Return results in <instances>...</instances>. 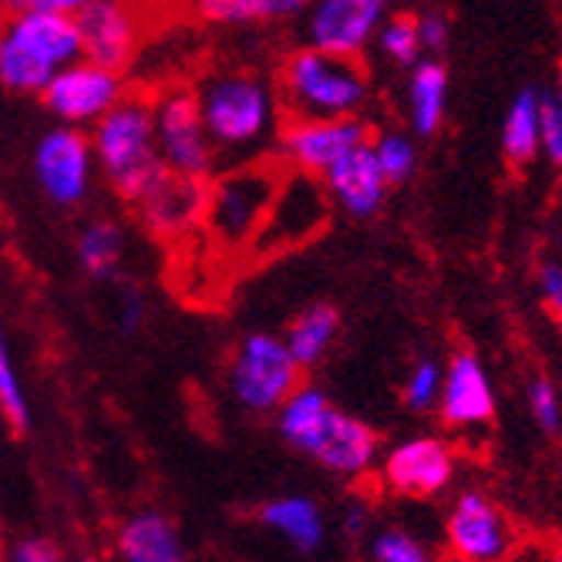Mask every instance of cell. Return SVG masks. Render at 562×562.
Instances as JSON below:
<instances>
[{
    "label": "cell",
    "mask_w": 562,
    "mask_h": 562,
    "mask_svg": "<svg viewBox=\"0 0 562 562\" xmlns=\"http://www.w3.org/2000/svg\"><path fill=\"white\" fill-rule=\"evenodd\" d=\"M192 91L216 151V169L263 159L270 138L280 135L283 109L277 88L252 71H213Z\"/></svg>",
    "instance_id": "1"
},
{
    "label": "cell",
    "mask_w": 562,
    "mask_h": 562,
    "mask_svg": "<svg viewBox=\"0 0 562 562\" xmlns=\"http://www.w3.org/2000/svg\"><path fill=\"white\" fill-rule=\"evenodd\" d=\"M81 58V37L71 14L8 11L0 18V85L14 94H41L58 68Z\"/></svg>",
    "instance_id": "2"
},
{
    "label": "cell",
    "mask_w": 562,
    "mask_h": 562,
    "mask_svg": "<svg viewBox=\"0 0 562 562\" xmlns=\"http://www.w3.org/2000/svg\"><path fill=\"white\" fill-rule=\"evenodd\" d=\"M91 151L94 169H101L112 189L135 202L156 179L166 162L156 142V119H151V101L145 98H122L91 125Z\"/></svg>",
    "instance_id": "3"
},
{
    "label": "cell",
    "mask_w": 562,
    "mask_h": 562,
    "mask_svg": "<svg viewBox=\"0 0 562 562\" xmlns=\"http://www.w3.org/2000/svg\"><path fill=\"white\" fill-rule=\"evenodd\" d=\"M280 109L290 119H347L368 101V78L353 58L300 47L280 68Z\"/></svg>",
    "instance_id": "4"
},
{
    "label": "cell",
    "mask_w": 562,
    "mask_h": 562,
    "mask_svg": "<svg viewBox=\"0 0 562 562\" xmlns=\"http://www.w3.org/2000/svg\"><path fill=\"white\" fill-rule=\"evenodd\" d=\"M280 179L283 169L267 159L220 169V176L206 186V202H202V223L210 236L223 249H249Z\"/></svg>",
    "instance_id": "5"
},
{
    "label": "cell",
    "mask_w": 562,
    "mask_h": 562,
    "mask_svg": "<svg viewBox=\"0 0 562 562\" xmlns=\"http://www.w3.org/2000/svg\"><path fill=\"white\" fill-rule=\"evenodd\" d=\"M330 220V195L321 176L283 169V179L273 192L270 210L249 243V252L257 260H273L283 252L311 243Z\"/></svg>",
    "instance_id": "6"
},
{
    "label": "cell",
    "mask_w": 562,
    "mask_h": 562,
    "mask_svg": "<svg viewBox=\"0 0 562 562\" xmlns=\"http://www.w3.org/2000/svg\"><path fill=\"white\" fill-rule=\"evenodd\" d=\"M300 384V368L283 337L246 334L229 361V391L252 415H273Z\"/></svg>",
    "instance_id": "7"
},
{
    "label": "cell",
    "mask_w": 562,
    "mask_h": 562,
    "mask_svg": "<svg viewBox=\"0 0 562 562\" xmlns=\"http://www.w3.org/2000/svg\"><path fill=\"white\" fill-rule=\"evenodd\" d=\"M151 119H156V142L166 169L189 179H213L216 151L210 132L202 125V112L192 88H166L151 101Z\"/></svg>",
    "instance_id": "8"
},
{
    "label": "cell",
    "mask_w": 562,
    "mask_h": 562,
    "mask_svg": "<svg viewBox=\"0 0 562 562\" xmlns=\"http://www.w3.org/2000/svg\"><path fill=\"white\" fill-rule=\"evenodd\" d=\"M125 98L122 71L101 68L88 58H78L50 75V81L41 88L44 109L55 115L61 125H94L112 105Z\"/></svg>",
    "instance_id": "9"
},
{
    "label": "cell",
    "mask_w": 562,
    "mask_h": 562,
    "mask_svg": "<svg viewBox=\"0 0 562 562\" xmlns=\"http://www.w3.org/2000/svg\"><path fill=\"white\" fill-rule=\"evenodd\" d=\"M94 176L91 138L75 125L50 128L34 148V179L41 192L61 210H75L88 199Z\"/></svg>",
    "instance_id": "10"
},
{
    "label": "cell",
    "mask_w": 562,
    "mask_h": 562,
    "mask_svg": "<svg viewBox=\"0 0 562 562\" xmlns=\"http://www.w3.org/2000/svg\"><path fill=\"white\" fill-rule=\"evenodd\" d=\"M280 156L290 162V169L324 176L340 156L350 148L371 142V128L357 119H290L280 135Z\"/></svg>",
    "instance_id": "11"
},
{
    "label": "cell",
    "mask_w": 562,
    "mask_h": 562,
    "mask_svg": "<svg viewBox=\"0 0 562 562\" xmlns=\"http://www.w3.org/2000/svg\"><path fill=\"white\" fill-rule=\"evenodd\" d=\"M381 4L374 0H311L303 18L306 47L327 50V55L357 58L374 41L381 27Z\"/></svg>",
    "instance_id": "12"
},
{
    "label": "cell",
    "mask_w": 562,
    "mask_h": 562,
    "mask_svg": "<svg viewBox=\"0 0 562 562\" xmlns=\"http://www.w3.org/2000/svg\"><path fill=\"white\" fill-rule=\"evenodd\" d=\"M78 37H81V58L125 71L138 55V8L132 0H88L75 14Z\"/></svg>",
    "instance_id": "13"
},
{
    "label": "cell",
    "mask_w": 562,
    "mask_h": 562,
    "mask_svg": "<svg viewBox=\"0 0 562 562\" xmlns=\"http://www.w3.org/2000/svg\"><path fill=\"white\" fill-rule=\"evenodd\" d=\"M202 202H206V179H189L162 169L132 206L138 210L145 229H151L159 239H172L202 223Z\"/></svg>",
    "instance_id": "14"
},
{
    "label": "cell",
    "mask_w": 562,
    "mask_h": 562,
    "mask_svg": "<svg viewBox=\"0 0 562 562\" xmlns=\"http://www.w3.org/2000/svg\"><path fill=\"white\" fill-rule=\"evenodd\" d=\"M327 195L334 206H340L347 216L371 220L387 199V179L374 159L371 142L350 148L347 156H340L324 176H321Z\"/></svg>",
    "instance_id": "15"
},
{
    "label": "cell",
    "mask_w": 562,
    "mask_h": 562,
    "mask_svg": "<svg viewBox=\"0 0 562 562\" xmlns=\"http://www.w3.org/2000/svg\"><path fill=\"white\" fill-rule=\"evenodd\" d=\"M448 546L458 559L469 562H488L502 559L508 552V529L505 519L498 516V508L479 495L469 492L454 502L451 519H448Z\"/></svg>",
    "instance_id": "16"
},
{
    "label": "cell",
    "mask_w": 562,
    "mask_h": 562,
    "mask_svg": "<svg viewBox=\"0 0 562 562\" xmlns=\"http://www.w3.org/2000/svg\"><path fill=\"white\" fill-rule=\"evenodd\" d=\"M451 451L435 438L404 441L384 458V479L401 495H435L451 482Z\"/></svg>",
    "instance_id": "17"
},
{
    "label": "cell",
    "mask_w": 562,
    "mask_h": 562,
    "mask_svg": "<svg viewBox=\"0 0 562 562\" xmlns=\"http://www.w3.org/2000/svg\"><path fill=\"white\" fill-rule=\"evenodd\" d=\"M441 418L451 428H472L492 418L495 412V394L492 384L482 371V364L472 353H454L451 364L441 378V394H438Z\"/></svg>",
    "instance_id": "18"
},
{
    "label": "cell",
    "mask_w": 562,
    "mask_h": 562,
    "mask_svg": "<svg viewBox=\"0 0 562 562\" xmlns=\"http://www.w3.org/2000/svg\"><path fill=\"white\" fill-rule=\"evenodd\" d=\"M314 462H321L327 472L334 475H361L374 465L378 458V435L364 425L357 422L344 412H337L327 425V431L321 435L317 448L311 451Z\"/></svg>",
    "instance_id": "19"
},
{
    "label": "cell",
    "mask_w": 562,
    "mask_h": 562,
    "mask_svg": "<svg viewBox=\"0 0 562 562\" xmlns=\"http://www.w3.org/2000/svg\"><path fill=\"white\" fill-rule=\"evenodd\" d=\"M115 555L125 562H182L186 542L166 513L145 508V513H135L122 522L115 536Z\"/></svg>",
    "instance_id": "20"
},
{
    "label": "cell",
    "mask_w": 562,
    "mask_h": 562,
    "mask_svg": "<svg viewBox=\"0 0 562 562\" xmlns=\"http://www.w3.org/2000/svg\"><path fill=\"white\" fill-rule=\"evenodd\" d=\"M260 522L270 532L283 536L296 552H317L327 536L321 505L306 495H283V498L267 502L260 508Z\"/></svg>",
    "instance_id": "21"
},
{
    "label": "cell",
    "mask_w": 562,
    "mask_h": 562,
    "mask_svg": "<svg viewBox=\"0 0 562 562\" xmlns=\"http://www.w3.org/2000/svg\"><path fill=\"white\" fill-rule=\"evenodd\" d=\"M337 334H340V314L330 303H314V306H306L300 317H293V324L283 334V344L296 361V368L306 371L324 361Z\"/></svg>",
    "instance_id": "22"
},
{
    "label": "cell",
    "mask_w": 562,
    "mask_h": 562,
    "mask_svg": "<svg viewBox=\"0 0 562 562\" xmlns=\"http://www.w3.org/2000/svg\"><path fill=\"white\" fill-rule=\"evenodd\" d=\"M448 101V75L438 61H418L407 81V109H412V128L418 135H435Z\"/></svg>",
    "instance_id": "23"
},
{
    "label": "cell",
    "mask_w": 562,
    "mask_h": 562,
    "mask_svg": "<svg viewBox=\"0 0 562 562\" xmlns=\"http://www.w3.org/2000/svg\"><path fill=\"white\" fill-rule=\"evenodd\" d=\"M125 257V233L112 220H91L78 236V263L88 277L109 280Z\"/></svg>",
    "instance_id": "24"
},
{
    "label": "cell",
    "mask_w": 562,
    "mask_h": 562,
    "mask_svg": "<svg viewBox=\"0 0 562 562\" xmlns=\"http://www.w3.org/2000/svg\"><path fill=\"white\" fill-rule=\"evenodd\" d=\"M502 148L513 162H529L539 151V94L532 88H526L513 109L505 115V128H502Z\"/></svg>",
    "instance_id": "25"
},
{
    "label": "cell",
    "mask_w": 562,
    "mask_h": 562,
    "mask_svg": "<svg viewBox=\"0 0 562 562\" xmlns=\"http://www.w3.org/2000/svg\"><path fill=\"white\" fill-rule=\"evenodd\" d=\"M0 412H4V422L14 428V435H24L31 428V404L24 397V387L14 368L4 321H0Z\"/></svg>",
    "instance_id": "26"
},
{
    "label": "cell",
    "mask_w": 562,
    "mask_h": 562,
    "mask_svg": "<svg viewBox=\"0 0 562 562\" xmlns=\"http://www.w3.org/2000/svg\"><path fill=\"white\" fill-rule=\"evenodd\" d=\"M371 148H374V159H378L387 186H401L412 179V172L418 166V151H415L412 138L401 132H384V135L371 138Z\"/></svg>",
    "instance_id": "27"
},
{
    "label": "cell",
    "mask_w": 562,
    "mask_h": 562,
    "mask_svg": "<svg viewBox=\"0 0 562 562\" xmlns=\"http://www.w3.org/2000/svg\"><path fill=\"white\" fill-rule=\"evenodd\" d=\"M381 41V50L394 61V65H418L422 58V37H418V24L415 18H391L387 24L378 27L374 34Z\"/></svg>",
    "instance_id": "28"
},
{
    "label": "cell",
    "mask_w": 562,
    "mask_h": 562,
    "mask_svg": "<svg viewBox=\"0 0 562 562\" xmlns=\"http://www.w3.org/2000/svg\"><path fill=\"white\" fill-rule=\"evenodd\" d=\"M371 555L378 562H428L431 559L428 546L404 529H384L381 536H374Z\"/></svg>",
    "instance_id": "29"
},
{
    "label": "cell",
    "mask_w": 562,
    "mask_h": 562,
    "mask_svg": "<svg viewBox=\"0 0 562 562\" xmlns=\"http://www.w3.org/2000/svg\"><path fill=\"white\" fill-rule=\"evenodd\" d=\"M539 145L555 166H562V91L539 94Z\"/></svg>",
    "instance_id": "30"
},
{
    "label": "cell",
    "mask_w": 562,
    "mask_h": 562,
    "mask_svg": "<svg viewBox=\"0 0 562 562\" xmlns=\"http://www.w3.org/2000/svg\"><path fill=\"white\" fill-rule=\"evenodd\" d=\"M195 18H202L206 24H226V27H239V24H252L257 18V4L252 0H189Z\"/></svg>",
    "instance_id": "31"
},
{
    "label": "cell",
    "mask_w": 562,
    "mask_h": 562,
    "mask_svg": "<svg viewBox=\"0 0 562 562\" xmlns=\"http://www.w3.org/2000/svg\"><path fill=\"white\" fill-rule=\"evenodd\" d=\"M441 378L445 371L435 364V361H422L412 374H407V384H404V401L415 407V412H428V407L438 404V394H441Z\"/></svg>",
    "instance_id": "32"
},
{
    "label": "cell",
    "mask_w": 562,
    "mask_h": 562,
    "mask_svg": "<svg viewBox=\"0 0 562 562\" xmlns=\"http://www.w3.org/2000/svg\"><path fill=\"white\" fill-rule=\"evenodd\" d=\"M529 401H532V415L536 422L546 428V431H555L559 428V401H555V391L549 381H532L529 387Z\"/></svg>",
    "instance_id": "33"
},
{
    "label": "cell",
    "mask_w": 562,
    "mask_h": 562,
    "mask_svg": "<svg viewBox=\"0 0 562 562\" xmlns=\"http://www.w3.org/2000/svg\"><path fill=\"white\" fill-rule=\"evenodd\" d=\"M415 24H418L422 50H431V55L445 50V44H448V21H445L438 11H428V14L415 18Z\"/></svg>",
    "instance_id": "34"
},
{
    "label": "cell",
    "mask_w": 562,
    "mask_h": 562,
    "mask_svg": "<svg viewBox=\"0 0 562 562\" xmlns=\"http://www.w3.org/2000/svg\"><path fill=\"white\" fill-rule=\"evenodd\" d=\"M8 559H14V562H58L61 549L50 539H21V542H14Z\"/></svg>",
    "instance_id": "35"
},
{
    "label": "cell",
    "mask_w": 562,
    "mask_h": 562,
    "mask_svg": "<svg viewBox=\"0 0 562 562\" xmlns=\"http://www.w3.org/2000/svg\"><path fill=\"white\" fill-rule=\"evenodd\" d=\"M142 321H145V296H142V290L125 286L122 290V306H119V327L125 334H132V330L142 327Z\"/></svg>",
    "instance_id": "36"
},
{
    "label": "cell",
    "mask_w": 562,
    "mask_h": 562,
    "mask_svg": "<svg viewBox=\"0 0 562 562\" xmlns=\"http://www.w3.org/2000/svg\"><path fill=\"white\" fill-rule=\"evenodd\" d=\"M260 21H293L306 11L311 0H252Z\"/></svg>",
    "instance_id": "37"
},
{
    "label": "cell",
    "mask_w": 562,
    "mask_h": 562,
    "mask_svg": "<svg viewBox=\"0 0 562 562\" xmlns=\"http://www.w3.org/2000/svg\"><path fill=\"white\" fill-rule=\"evenodd\" d=\"M4 11H21V8H31V11H55V14H78L88 0H0Z\"/></svg>",
    "instance_id": "38"
},
{
    "label": "cell",
    "mask_w": 562,
    "mask_h": 562,
    "mask_svg": "<svg viewBox=\"0 0 562 562\" xmlns=\"http://www.w3.org/2000/svg\"><path fill=\"white\" fill-rule=\"evenodd\" d=\"M542 290H546V296H549V303H552V311H555L559 321H562V270H559V267H546V270H542Z\"/></svg>",
    "instance_id": "39"
},
{
    "label": "cell",
    "mask_w": 562,
    "mask_h": 562,
    "mask_svg": "<svg viewBox=\"0 0 562 562\" xmlns=\"http://www.w3.org/2000/svg\"><path fill=\"white\" fill-rule=\"evenodd\" d=\"M364 522H368L364 508H350L347 519H344V532H347V539H357V536H361V532H364Z\"/></svg>",
    "instance_id": "40"
},
{
    "label": "cell",
    "mask_w": 562,
    "mask_h": 562,
    "mask_svg": "<svg viewBox=\"0 0 562 562\" xmlns=\"http://www.w3.org/2000/svg\"><path fill=\"white\" fill-rule=\"evenodd\" d=\"M135 8H145V11H166L172 4H179V0H132Z\"/></svg>",
    "instance_id": "41"
},
{
    "label": "cell",
    "mask_w": 562,
    "mask_h": 562,
    "mask_svg": "<svg viewBox=\"0 0 562 562\" xmlns=\"http://www.w3.org/2000/svg\"><path fill=\"white\" fill-rule=\"evenodd\" d=\"M374 4H381V8H387V4H394V0H374Z\"/></svg>",
    "instance_id": "42"
}]
</instances>
